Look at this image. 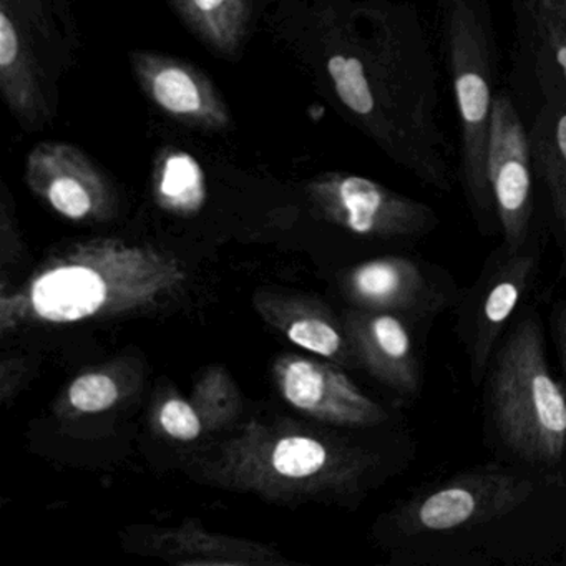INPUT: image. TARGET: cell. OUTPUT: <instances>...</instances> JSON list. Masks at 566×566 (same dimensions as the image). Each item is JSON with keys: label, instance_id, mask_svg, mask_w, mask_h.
Returning <instances> with one entry per match:
<instances>
[{"label": "cell", "instance_id": "obj_1", "mask_svg": "<svg viewBox=\"0 0 566 566\" xmlns=\"http://www.w3.org/2000/svg\"><path fill=\"white\" fill-rule=\"evenodd\" d=\"M187 283L175 254L120 238L72 244L28 283L0 297L2 333L34 324H74L142 314L174 300Z\"/></svg>", "mask_w": 566, "mask_h": 566}, {"label": "cell", "instance_id": "obj_2", "mask_svg": "<svg viewBox=\"0 0 566 566\" xmlns=\"http://www.w3.org/2000/svg\"><path fill=\"white\" fill-rule=\"evenodd\" d=\"M503 443L530 463L555 465L566 450V392L546 364L542 327L523 317L503 340L490 376Z\"/></svg>", "mask_w": 566, "mask_h": 566}, {"label": "cell", "instance_id": "obj_3", "mask_svg": "<svg viewBox=\"0 0 566 566\" xmlns=\"http://www.w3.org/2000/svg\"><path fill=\"white\" fill-rule=\"evenodd\" d=\"M443 39L455 95L462 144V177L479 217L495 213L489 175L493 98V49L482 0H443Z\"/></svg>", "mask_w": 566, "mask_h": 566}, {"label": "cell", "instance_id": "obj_4", "mask_svg": "<svg viewBox=\"0 0 566 566\" xmlns=\"http://www.w3.org/2000/svg\"><path fill=\"white\" fill-rule=\"evenodd\" d=\"M223 465V475L237 485L281 495L353 489L373 467V459L307 433L274 432L251 423L228 446Z\"/></svg>", "mask_w": 566, "mask_h": 566}, {"label": "cell", "instance_id": "obj_5", "mask_svg": "<svg viewBox=\"0 0 566 566\" xmlns=\"http://www.w3.org/2000/svg\"><path fill=\"white\" fill-rule=\"evenodd\" d=\"M533 490L532 480L499 467L473 469L410 500L397 513V526L410 536L482 525L515 512Z\"/></svg>", "mask_w": 566, "mask_h": 566}, {"label": "cell", "instance_id": "obj_6", "mask_svg": "<svg viewBox=\"0 0 566 566\" xmlns=\"http://www.w3.org/2000/svg\"><path fill=\"white\" fill-rule=\"evenodd\" d=\"M307 197L321 220L359 237H419L437 224L436 211L426 203L357 175H317L307 185Z\"/></svg>", "mask_w": 566, "mask_h": 566}, {"label": "cell", "instance_id": "obj_7", "mask_svg": "<svg viewBox=\"0 0 566 566\" xmlns=\"http://www.w3.org/2000/svg\"><path fill=\"white\" fill-rule=\"evenodd\" d=\"M32 193L61 217L102 223L117 213L118 198L107 175L81 148L64 142L35 145L25 161Z\"/></svg>", "mask_w": 566, "mask_h": 566}, {"label": "cell", "instance_id": "obj_8", "mask_svg": "<svg viewBox=\"0 0 566 566\" xmlns=\"http://www.w3.org/2000/svg\"><path fill=\"white\" fill-rule=\"evenodd\" d=\"M532 145L515 104L506 94L495 97L490 125L486 175L495 214L509 254L522 251L532 223Z\"/></svg>", "mask_w": 566, "mask_h": 566}, {"label": "cell", "instance_id": "obj_9", "mask_svg": "<svg viewBox=\"0 0 566 566\" xmlns=\"http://www.w3.org/2000/svg\"><path fill=\"white\" fill-rule=\"evenodd\" d=\"M281 397L321 422L340 427H376L386 422L382 406L367 397L334 364L286 354L273 366Z\"/></svg>", "mask_w": 566, "mask_h": 566}, {"label": "cell", "instance_id": "obj_10", "mask_svg": "<svg viewBox=\"0 0 566 566\" xmlns=\"http://www.w3.org/2000/svg\"><path fill=\"white\" fill-rule=\"evenodd\" d=\"M132 67L142 91L178 124L205 132H224L231 115L214 85L203 72L178 59L135 51Z\"/></svg>", "mask_w": 566, "mask_h": 566}, {"label": "cell", "instance_id": "obj_11", "mask_svg": "<svg viewBox=\"0 0 566 566\" xmlns=\"http://www.w3.org/2000/svg\"><path fill=\"white\" fill-rule=\"evenodd\" d=\"M344 293L359 310L426 316L446 306V296L422 268L406 256L364 261L344 277Z\"/></svg>", "mask_w": 566, "mask_h": 566}, {"label": "cell", "instance_id": "obj_12", "mask_svg": "<svg viewBox=\"0 0 566 566\" xmlns=\"http://www.w3.org/2000/svg\"><path fill=\"white\" fill-rule=\"evenodd\" d=\"M344 327L364 369L390 389L416 396L420 389L419 364L409 329L397 314L353 311Z\"/></svg>", "mask_w": 566, "mask_h": 566}, {"label": "cell", "instance_id": "obj_13", "mask_svg": "<svg viewBox=\"0 0 566 566\" xmlns=\"http://www.w3.org/2000/svg\"><path fill=\"white\" fill-rule=\"evenodd\" d=\"M254 304L268 323L283 331L284 336L301 349L326 357L337 366H360L346 327H340L319 303L263 293L258 294Z\"/></svg>", "mask_w": 566, "mask_h": 566}, {"label": "cell", "instance_id": "obj_14", "mask_svg": "<svg viewBox=\"0 0 566 566\" xmlns=\"http://www.w3.org/2000/svg\"><path fill=\"white\" fill-rule=\"evenodd\" d=\"M535 264L532 254H510L506 263H503L490 280L473 323L475 329L470 359L475 379H479L480 373L489 366L496 340L502 336L523 294L528 290Z\"/></svg>", "mask_w": 566, "mask_h": 566}, {"label": "cell", "instance_id": "obj_15", "mask_svg": "<svg viewBox=\"0 0 566 566\" xmlns=\"http://www.w3.org/2000/svg\"><path fill=\"white\" fill-rule=\"evenodd\" d=\"M533 164L566 238V105L546 102L530 130Z\"/></svg>", "mask_w": 566, "mask_h": 566}, {"label": "cell", "instance_id": "obj_16", "mask_svg": "<svg viewBox=\"0 0 566 566\" xmlns=\"http://www.w3.org/2000/svg\"><path fill=\"white\" fill-rule=\"evenodd\" d=\"M34 64L15 22L6 9L0 11V87L11 111L21 120L35 124L45 114Z\"/></svg>", "mask_w": 566, "mask_h": 566}, {"label": "cell", "instance_id": "obj_17", "mask_svg": "<svg viewBox=\"0 0 566 566\" xmlns=\"http://www.w3.org/2000/svg\"><path fill=\"white\" fill-rule=\"evenodd\" d=\"M187 28L211 51L237 55L250 24V0H171Z\"/></svg>", "mask_w": 566, "mask_h": 566}, {"label": "cell", "instance_id": "obj_18", "mask_svg": "<svg viewBox=\"0 0 566 566\" xmlns=\"http://www.w3.org/2000/svg\"><path fill=\"white\" fill-rule=\"evenodd\" d=\"M154 197L161 210L177 217L200 213L208 190L197 158L178 148L161 151L154 167Z\"/></svg>", "mask_w": 566, "mask_h": 566}, {"label": "cell", "instance_id": "obj_19", "mask_svg": "<svg viewBox=\"0 0 566 566\" xmlns=\"http://www.w3.org/2000/svg\"><path fill=\"white\" fill-rule=\"evenodd\" d=\"M548 102L566 105V0H526Z\"/></svg>", "mask_w": 566, "mask_h": 566}, {"label": "cell", "instance_id": "obj_20", "mask_svg": "<svg viewBox=\"0 0 566 566\" xmlns=\"http://www.w3.org/2000/svg\"><path fill=\"white\" fill-rule=\"evenodd\" d=\"M165 552L171 553V562L195 565H251V563H274L266 549L254 543L210 535L193 525H185L164 538Z\"/></svg>", "mask_w": 566, "mask_h": 566}, {"label": "cell", "instance_id": "obj_21", "mask_svg": "<svg viewBox=\"0 0 566 566\" xmlns=\"http://www.w3.org/2000/svg\"><path fill=\"white\" fill-rule=\"evenodd\" d=\"M193 406L203 420L205 429L223 426L233 417L240 407L238 392L223 369L214 367L205 374L195 389Z\"/></svg>", "mask_w": 566, "mask_h": 566}, {"label": "cell", "instance_id": "obj_22", "mask_svg": "<svg viewBox=\"0 0 566 566\" xmlns=\"http://www.w3.org/2000/svg\"><path fill=\"white\" fill-rule=\"evenodd\" d=\"M117 380L107 373H87L69 387V403L81 413H98L112 409L120 399Z\"/></svg>", "mask_w": 566, "mask_h": 566}, {"label": "cell", "instance_id": "obj_23", "mask_svg": "<svg viewBox=\"0 0 566 566\" xmlns=\"http://www.w3.org/2000/svg\"><path fill=\"white\" fill-rule=\"evenodd\" d=\"M158 420H160L161 429L171 439L181 440V442H191V440L198 439L205 429L203 420L193 403L187 402L180 397H171L161 406Z\"/></svg>", "mask_w": 566, "mask_h": 566}, {"label": "cell", "instance_id": "obj_24", "mask_svg": "<svg viewBox=\"0 0 566 566\" xmlns=\"http://www.w3.org/2000/svg\"><path fill=\"white\" fill-rule=\"evenodd\" d=\"M556 333H558L559 357H562L563 373L566 377V310L556 317Z\"/></svg>", "mask_w": 566, "mask_h": 566}]
</instances>
